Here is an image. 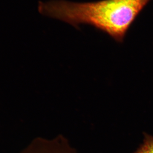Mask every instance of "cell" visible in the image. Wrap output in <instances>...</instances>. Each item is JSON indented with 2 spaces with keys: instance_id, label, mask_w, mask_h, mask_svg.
<instances>
[{
  "instance_id": "cell-1",
  "label": "cell",
  "mask_w": 153,
  "mask_h": 153,
  "mask_svg": "<svg viewBox=\"0 0 153 153\" xmlns=\"http://www.w3.org/2000/svg\"><path fill=\"white\" fill-rule=\"evenodd\" d=\"M151 0H101L76 3L65 0L39 1L45 16L62 20L79 29L89 25L122 43L127 31Z\"/></svg>"
},
{
  "instance_id": "cell-2",
  "label": "cell",
  "mask_w": 153,
  "mask_h": 153,
  "mask_svg": "<svg viewBox=\"0 0 153 153\" xmlns=\"http://www.w3.org/2000/svg\"><path fill=\"white\" fill-rule=\"evenodd\" d=\"M21 153H76L67 139L59 135L52 140L37 138Z\"/></svg>"
},
{
  "instance_id": "cell-3",
  "label": "cell",
  "mask_w": 153,
  "mask_h": 153,
  "mask_svg": "<svg viewBox=\"0 0 153 153\" xmlns=\"http://www.w3.org/2000/svg\"><path fill=\"white\" fill-rule=\"evenodd\" d=\"M133 153H153V136L143 133L142 143Z\"/></svg>"
}]
</instances>
